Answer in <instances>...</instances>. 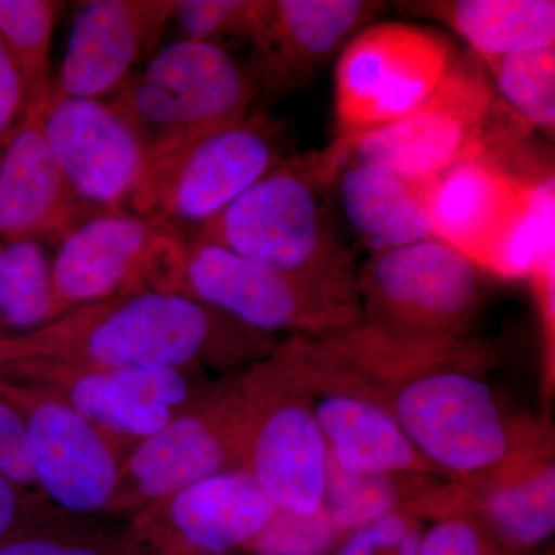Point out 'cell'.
I'll use <instances>...</instances> for the list:
<instances>
[{
    "label": "cell",
    "mask_w": 555,
    "mask_h": 555,
    "mask_svg": "<svg viewBox=\"0 0 555 555\" xmlns=\"http://www.w3.org/2000/svg\"><path fill=\"white\" fill-rule=\"evenodd\" d=\"M278 339L179 294L141 292L83 306L20 337H0V364L40 360L75 367L210 366L235 372Z\"/></svg>",
    "instance_id": "obj_2"
},
{
    "label": "cell",
    "mask_w": 555,
    "mask_h": 555,
    "mask_svg": "<svg viewBox=\"0 0 555 555\" xmlns=\"http://www.w3.org/2000/svg\"><path fill=\"white\" fill-rule=\"evenodd\" d=\"M292 155L286 122L258 109L232 126L145 150L127 207L195 229Z\"/></svg>",
    "instance_id": "obj_4"
},
{
    "label": "cell",
    "mask_w": 555,
    "mask_h": 555,
    "mask_svg": "<svg viewBox=\"0 0 555 555\" xmlns=\"http://www.w3.org/2000/svg\"><path fill=\"white\" fill-rule=\"evenodd\" d=\"M496 98L529 130L554 134L555 46L480 62Z\"/></svg>",
    "instance_id": "obj_26"
},
{
    "label": "cell",
    "mask_w": 555,
    "mask_h": 555,
    "mask_svg": "<svg viewBox=\"0 0 555 555\" xmlns=\"http://www.w3.org/2000/svg\"><path fill=\"white\" fill-rule=\"evenodd\" d=\"M332 201L318 152L294 153L221 214L189 232L259 268L360 299L358 269L339 236Z\"/></svg>",
    "instance_id": "obj_3"
},
{
    "label": "cell",
    "mask_w": 555,
    "mask_h": 555,
    "mask_svg": "<svg viewBox=\"0 0 555 555\" xmlns=\"http://www.w3.org/2000/svg\"><path fill=\"white\" fill-rule=\"evenodd\" d=\"M456 57L447 36L422 25L369 24L339 53L335 141H349L406 118L436 91Z\"/></svg>",
    "instance_id": "obj_10"
},
{
    "label": "cell",
    "mask_w": 555,
    "mask_h": 555,
    "mask_svg": "<svg viewBox=\"0 0 555 555\" xmlns=\"http://www.w3.org/2000/svg\"><path fill=\"white\" fill-rule=\"evenodd\" d=\"M275 513L250 469L240 466L139 511L131 529L138 543L164 555H219L244 550Z\"/></svg>",
    "instance_id": "obj_16"
},
{
    "label": "cell",
    "mask_w": 555,
    "mask_h": 555,
    "mask_svg": "<svg viewBox=\"0 0 555 555\" xmlns=\"http://www.w3.org/2000/svg\"><path fill=\"white\" fill-rule=\"evenodd\" d=\"M53 305L51 266L40 243H10L0 251V320L20 331L49 323Z\"/></svg>",
    "instance_id": "obj_27"
},
{
    "label": "cell",
    "mask_w": 555,
    "mask_h": 555,
    "mask_svg": "<svg viewBox=\"0 0 555 555\" xmlns=\"http://www.w3.org/2000/svg\"><path fill=\"white\" fill-rule=\"evenodd\" d=\"M412 529H415L414 514L401 507L349 532L337 555H375L379 551L397 550Z\"/></svg>",
    "instance_id": "obj_35"
},
{
    "label": "cell",
    "mask_w": 555,
    "mask_h": 555,
    "mask_svg": "<svg viewBox=\"0 0 555 555\" xmlns=\"http://www.w3.org/2000/svg\"><path fill=\"white\" fill-rule=\"evenodd\" d=\"M185 246L188 229L164 219L129 211L90 219L61 244L51 266L50 321L124 295L179 294Z\"/></svg>",
    "instance_id": "obj_9"
},
{
    "label": "cell",
    "mask_w": 555,
    "mask_h": 555,
    "mask_svg": "<svg viewBox=\"0 0 555 555\" xmlns=\"http://www.w3.org/2000/svg\"><path fill=\"white\" fill-rule=\"evenodd\" d=\"M28 98L20 69L0 40V138L9 141L24 119Z\"/></svg>",
    "instance_id": "obj_36"
},
{
    "label": "cell",
    "mask_w": 555,
    "mask_h": 555,
    "mask_svg": "<svg viewBox=\"0 0 555 555\" xmlns=\"http://www.w3.org/2000/svg\"><path fill=\"white\" fill-rule=\"evenodd\" d=\"M414 480L353 474L328 460L324 509L339 535L401 509L403 489Z\"/></svg>",
    "instance_id": "obj_28"
},
{
    "label": "cell",
    "mask_w": 555,
    "mask_h": 555,
    "mask_svg": "<svg viewBox=\"0 0 555 555\" xmlns=\"http://www.w3.org/2000/svg\"><path fill=\"white\" fill-rule=\"evenodd\" d=\"M0 474L24 488L36 489L24 420L20 412L2 398H0Z\"/></svg>",
    "instance_id": "obj_34"
},
{
    "label": "cell",
    "mask_w": 555,
    "mask_h": 555,
    "mask_svg": "<svg viewBox=\"0 0 555 555\" xmlns=\"http://www.w3.org/2000/svg\"><path fill=\"white\" fill-rule=\"evenodd\" d=\"M251 408L241 369L207 389L181 414L131 449L105 514H138L204 478L246 466Z\"/></svg>",
    "instance_id": "obj_8"
},
{
    "label": "cell",
    "mask_w": 555,
    "mask_h": 555,
    "mask_svg": "<svg viewBox=\"0 0 555 555\" xmlns=\"http://www.w3.org/2000/svg\"><path fill=\"white\" fill-rule=\"evenodd\" d=\"M54 513L61 511L39 491L14 483L0 474V542L27 526L56 520Z\"/></svg>",
    "instance_id": "obj_33"
},
{
    "label": "cell",
    "mask_w": 555,
    "mask_h": 555,
    "mask_svg": "<svg viewBox=\"0 0 555 555\" xmlns=\"http://www.w3.org/2000/svg\"><path fill=\"white\" fill-rule=\"evenodd\" d=\"M144 551L134 543L57 528L56 520L27 526L0 542V555H147Z\"/></svg>",
    "instance_id": "obj_31"
},
{
    "label": "cell",
    "mask_w": 555,
    "mask_h": 555,
    "mask_svg": "<svg viewBox=\"0 0 555 555\" xmlns=\"http://www.w3.org/2000/svg\"><path fill=\"white\" fill-rule=\"evenodd\" d=\"M0 377L56 397L129 454L207 389L203 369H91L40 360L0 364Z\"/></svg>",
    "instance_id": "obj_13"
},
{
    "label": "cell",
    "mask_w": 555,
    "mask_h": 555,
    "mask_svg": "<svg viewBox=\"0 0 555 555\" xmlns=\"http://www.w3.org/2000/svg\"><path fill=\"white\" fill-rule=\"evenodd\" d=\"M178 0H91L73 21L53 98L101 100L156 53Z\"/></svg>",
    "instance_id": "obj_20"
},
{
    "label": "cell",
    "mask_w": 555,
    "mask_h": 555,
    "mask_svg": "<svg viewBox=\"0 0 555 555\" xmlns=\"http://www.w3.org/2000/svg\"><path fill=\"white\" fill-rule=\"evenodd\" d=\"M495 542L473 514L443 517L420 539L418 555H481Z\"/></svg>",
    "instance_id": "obj_32"
},
{
    "label": "cell",
    "mask_w": 555,
    "mask_h": 555,
    "mask_svg": "<svg viewBox=\"0 0 555 555\" xmlns=\"http://www.w3.org/2000/svg\"><path fill=\"white\" fill-rule=\"evenodd\" d=\"M323 343L377 387L441 477L481 488L553 459L546 427L518 411L489 378L496 363L491 343L406 334L364 318Z\"/></svg>",
    "instance_id": "obj_1"
},
{
    "label": "cell",
    "mask_w": 555,
    "mask_h": 555,
    "mask_svg": "<svg viewBox=\"0 0 555 555\" xmlns=\"http://www.w3.org/2000/svg\"><path fill=\"white\" fill-rule=\"evenodd\" d=\"M386 9L375 0H259L250 39L258 89L273 96L306 89Z\"/></svg>",
    "instance_id": "obj_18"
},
{
    "label": "cell",
    "mask_w": 555,
    "mask_h": 555,
    "mask_svg": "<svg viewBox=\"0 0 555 555\" xmlns=\"http://www.w3.org/2000/svg\"><path fill=\"white\" fill-rule=\"evenodd\" d=\"M259 0H178V16L185 39L221 46L225 40H248L254 35Z\"/></svg>",
    "instance_id": "obj_30"
},
{
    "label": "cell",
    "mask_w": 555,
    "mask_h": 555,
    "mask_svg": "<svg viewBox=\"0 0 555 555\" xmlns=\"http://www.w3.org/2000/svg\"><path fill=\"white\" fill-rule=\"evenodd\" d=\"M465 513L480 518L509 550L542 545L555 529L553 459L481 488H465Z\"/></svg>",
    "instance_id": "obj_24"
},
{
    "label": "cell",
    "mask_w": 555,
    "mask_h": 555,
    "mask_svg": "<svg viewBox=\"0 0 555 555\" xmlns=\"http://www.w3.org/2000/svg\"><path fill=\"white\" fill-rule=\"evenodd\" d=\"M33 105H38L47 144L76 192L112 214L127 211L124 207L144 158V147L129 124L101 100L51 94Z\"/></svg>",
    "instance_id": "obj_19"
},
{
    "label": "cell",
    "mask_w": 555,
    "mask_h": 555,
    "mask_svg": "<svg viewBox=\"0 0 555 555\" xmlns=\"http://www.w3.org/2000/svg\"><path fill=\"white\" fill-rule=\"evenodd\" d=\"M179 294L268 335L324 338L363 318L360 299L259 268L189 230Z\"/></svg>",
    "instance_id": "obj_12"
},
{
    "label": "cell",
    "mask_w": 555,
    "mask_h": 555,
    "mask_svg": "<svg viewBox=\"0 0 555 555\" xmlns=\"http://www.w3.org/2000/svg\"><path fill=\"white\" fill-rule=\"evenodd\" d=\"M502 109L480 61L459 56L425 104L406 118L318 152L321 175L327 182L341 160L356 159L429 184L488 149Z\"/></svg>",
    "instance_id": "obj_6"
},
{
    "label": "cell",
    "mask_w": 555,
    "mask_h": 555,
    "mask_svg": "<svg viewBox=\"0 0 555 555\" xmlns=\"http://www.w3.org/2000/svg\"><path fill=\"white\" fill-rule=\"evenodd\" d=\"M327 189L349 228L372 254L434 236L426 184L377 164L345 159L328 177Z\"/></svg>",
    "instance_id": "obj_22"
},
{
    "label": "cell",
    "mask_w": 555,
    "mask_h": 555,
    "mask_svg": "<svg viewBox=\"0 0 555 555\" xmlns=\"http://www.w3.org/2000/svg\"><path fill=\"white\" fill-rule=\"evenodd\" d=\"M553 169L526 175L485 152L456 164L426 184L436 238L495 272L511 236L529 210L532 182Z\"/></svg>",
    "instance_id": "obj_17"
},
{
    "label": "cell",
    "mask_w": 555,
    "mask_h": 555,
    "mask_svg": "<svg viewBox=\"0 0 555 555\" xmlns=\"http://www.w3.org/2000/svg\"><path fill=\"white\" fill-rule=\"evenodd\" d=\"M27 429L36 489L62 514L107 513L126 454L98 427L36 387L0 382Z\"/></svg>",
    "instance_id": "obj_15"
},
{
    "label": "cell",
    "mask_w": 555,
    "mask_h": 555,
    "mask_svg": "<svg viewBox=\"0 0 555 555\" xmlns=\"http://www.w3.org/2000/svg\"><path fill=\"white\" fill-rule=\"evenodd\" d=\"M270 356L312 411L335 465L396 480L441 477L409 441L377 387L320 339L292 335Z\"/></svg>",
    "instance_id": "obj_5"
},
{
    "label": "cell",
    "mask_w": 555,
    "mask_h": 555,
    "mask_svg": "<svg viewBox=\"0 0 555 555\" xmlns=\"http://www.w3.org/2000/svg\"><path fill=\"white\" fill-rule=\"evenodd\" d=\"M241 375L251 408L246 466L278 513H320L331 455L312 411L270 353Z\"/></svg>",
    "instance_id": "obj_14"
},
{
    "label": "cell",
    "mask_w": 555,
    "mask_h": 555,
    "mask_svg": "<svg viewBox=\"0 0 555 555\" xmlns=\"http://www.w3.org/2000/svg\"><path fill=\"white\" fill-rule=\"evenodd\" d=\"M339 532L326 509L313 516L276 513L246 547L250 555H328Z\"/></svg>",
    "instance_id": "obj_29"
},
{
    "label": "cell",
    "mask_w": 555,
    "mask_h": 555,
    "mask_svg": "<svg viewBox=\"0 0 555 555\" xmlns=\"http://www.w3.org/2000/svg\"><path fill=\"white\" fill-rule=\"evenodd\" d=\"M483 273L436 236L371 254L357 270L363 318L406 334L474 337L486 301Z\"/></svg>",
    "instance_id": "obj_11"
},
{
    "label": "cell",
    "mask_w": 555,
    "mask_h": 555,
    "mask_svg": "<svg viewBox=\"0 0 555 555\" xmlns=\"http://www.w3.org/2000/svg\"><path fill=\"white\" fill-rule=\"evenodd\" d=\"M258 91L251 68L241 67L224 47L182 39L156 50L107 104L145 152L170 139L240 122L250 115Z\"/></svg>",
    "instance_id": "obj_7"
},
{
    "label": "cell",
    "mask_w": 555,
    "mask_h": 555,
    "mask_svg": "<svg viewBox=\"0 0 555 555\" xmlns=\"http://www.w3.org/2000/svg\"><path fill=\"white\" fill-rule=\"evenodd\" d=\"M0 382H2V377H0Z\"/></svg>",
    "instance_id": "obj_40"
},
{
    "label": "cell",
    "mask_w": 555,
    "mask_h": 555,
    "mask_svg": "<svg viewBox=\"0 0 555 555\" xmlns=\"http://www.w3.org/2000/svg\"><path fill=\"white\" fill-rule=\"evenodd\" d=\"M64 7L56 0H0V40L20 69L28 105L49 100L53 91L51 38Z\"/></svg>",
    "instance_id": "obj_25"
},
{
    "label": "cell",
    "mask_w": 555,
    "mask_h": 555,
    "mask_svg": "<svg viewBox=\"0 0 555 555\" xmlns=\"http://www.w3.org/2000/svg\"><path fill=\"white\" fill-rule=\"evenodd\" d=\"M420 539H422L420 532L416 531V529H412V531L404 537L403 542L397 546L398 555H418Z\"/></svg>",
    "instance_id": "obj_37"
},
{
    "label": "cell",
    "mask_w": 555,
    "mask_h": 555,
    "mask_svg": "<svg viewBox=\"0 0 555 555\" xmlns=\"http://www.w3.org/2000/svg\"><path fill=\"white\" fill-rule=\"evenodd\" d=\"M398 5L409 16L443 24L480 62L555 46L553 0H423Z\"/></svg>",
    "instance_id": "obj_23"
},
{
    "label": "cell",
    "mask_w": 555,
    "mask_h": 555,
    "mask_svg": "<svg viewBox=\"0 0 555 555\" xmlns=\"http://www.w3.org/2000/svg\"><path fill=\"white\" fill-rule=\"evenodd\" d=\"M105 214L112 211L93 206L69 184L43 137L38 105H28L0 160V235L10 243L62 244Z\"/></svg>",
    "instance_id": "obj_21"
},
{
    "label": "cell",
    "mask_w": 555,
    "mask_h": 555,
    "mask_svg": "<svg viewBox=\"0 0 555 555\" xmlns=\"http://www.w3.org/2000/svg\"><path fill=\"white\" fill-rule=\"evenodd\" d=\"M0 251H2V247H0Z\"/></svg>",
    "instance_id": "obj_39"
},
{
    "label": "cell",
    "mask_w": 555,
    "mask_h": 555,
    "mask_svg": "<svg viewBox=\"0 0 555 555\" xmlns=\"http://www.w3.org/2000/svg\"><path fill=\"white\" fill-rule=\"evenodd\" d=\"M481 555H516V551L509 550V547L503 546L502 543L495 542L492 543L488 550L485 551Z\"/></svg>",
    "instance_id": "obj_38"
}]
</instances>
